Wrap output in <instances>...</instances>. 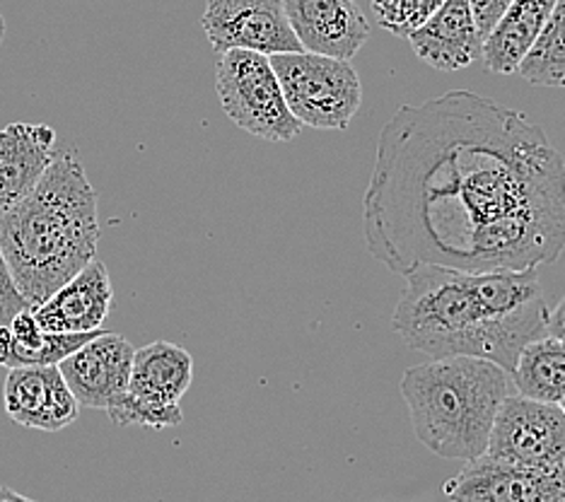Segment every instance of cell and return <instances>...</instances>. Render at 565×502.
I'll return each instance as SVG.
<instances>
[{"label": "cell", "mask_w": 565, "mask_h": 502, "mask_svg": "<svg viewBox=\"0 0 565 502\" xmlns=\"http://www.w3.org/2000/svg\"><path fill=\"white\" fill-rule=\"evenodd\" d=\"M290 28L305 51L353 58L370 36V22L353 0H282Z\"/></svg>", "instance_id": "7c38bea8"}, {"label": "cell", "mask_w": 565, "mask_h": 502, "mask_svg": "<svg viewBox=\"0 0 565 502\" xmlns=\"http://www.w3.org/2000/svg\"><path fill=\"white\" fill-rule=\"evenodd\" d=\"M201 24L215 54L230 49H249L266 56L305 51L282 0H205Z\"/></svg>", "instance_id": "ba28073f"}, {"label": "cell", "mask_w": 565, "mask_h": 502, "mask_svg": "<svg viewBox=\"0 0 565 502\" xmlns=\"http://www.w3.org/2000/svg\"><path fill=\"white\" fill-rule=\"evenodd\" d=\"M114 302L107 266L93 259L68 282L32 307L44 331H95L102 329Z\"/></svg>", "instance_id": "5bb4252c"}, {"label": "cell", "mask_w": 565, "mask_h": 502, "mask_svg": "<svg viewBox=\"0 0 565 502\" xmlns=\"http://www.w3.org/2000/svg\"><path fill=\"white\" fill-rule=\"evenodd\" d=\"M3 402L8 416L32 430L58 432L81 416L78 398L68 389L58 365L10 367Z\"/></svg>", "instance_id": "8fae6325"}, {"label": "cell", "mask_w": 565, "mask_h": 502, "mask_svg": "<svg viewBox=\"0 0 565 502\" xmlns=\"http://www.w3.org/2000/svg\"><path fill=\"white\" fill-rule=\"evenodd\" d=\"M558 406H561V408H563V414H565V396H563V398H561V404H558Z\"/></svg>", "instance_id": "83f0119b"}, {"label": "cell", "mask_w": 565, "mask_h": 502, "mask_svg": "<svg viewBox=\"0 0 565 502\" xmlns=\"http://www.w3.org/2000/svg\"><path fill=\"white\" fill-rule=\"evenodd\" d=\"M443 493L467 502H565V471L530 469L483 455L467 461Z\"/></svg>", "instance_id": "9c48e42d"}, {"label": "cell", "mask_w": 565, "mask_h": 502, "mask_svg": "<svg viewBox=\"0 0 565 502\" xmlns=\"http://www.w3.org/2000/svg\"><path fill=\"white\" fill-rule=\"evenodd\" d=\"M512 372L473 355L430 357L404 372L402 396L418 440L433 455L471 461L486 455Z\"/></svg>", "instance_id": "277c9868"}, {"label": "cell", "mask_w": 565, "mask_h": 502, "mask_svg": "<svg viewBox=\"0 0 565 502\" xmlns=\"http://www.w3.org/2000/svg\"><path fill=\"white\" fill-rule=\"evenodd\" d=\"M406 39L423 63L443 73L469 68L481 56L483 44L469 0H445Z\"/></svg>", "instance_id": "4fadbf2b"}, {"label": "cell", "mask_w": 565, "mask_h": 502, "mask_svg": "<svg viewBox=\"0 0 565 502\" xmlns=\"http://www.w3.org/2000/svg\"><path fill=\"white\" fill-rule=\"evenodd\" d=\"M518 73L536 87H565V0H556Z\"/></svg>", "instance_id": "ffe728a7"}, {"label": "cell", "mask_w": 565, "mask_h": 502, "mask_svg": "<svg viewBox=\"0 0 565 502\" xmlns=\"http://www.w3.org/2000/svg\"><path fill=\"white\" fill-rule=\"evenodd\" d=\"M512 386L536 402L561 404L565 396V343L551 337L526 343L512 367Z\"/></svg>", "instance_id": "ac0fdd59"}, {"label": "cell", "mask_w": 565, "mask_h": 502, "mask_svg": "<svg viewBox=\"0 0 565 502\" xmlns=\"http://www.w3.org/2000/svg\"><path fill=\"white\" fill-rule=\"evenodd\" d=\"M486 455L530 469L565 471L563 408L522 394H508L498 408Z\"/></svg>", "instance_id": "52a82bcc"}, {"label": "cell", "mask_w": 565, "mask_h": 502, "mask_svg": "<svg viewBox=\"0 0 565 502\" xmlns=\"http://www.w3.org/2000/svg\"><path fill=\"white\" fill-rule=\"evenodd\" d=\"M136 348L119 333L102 331L78 351L61 360L58 370L81 406L107 410L126 392Z\"/></svg>", "instance_id": "30bf717a"}, {"label": "cell", "mask_w": 565, "mask_h": 502, "mask_svg": "<svg viewBox=\"0 0 565 502\" xmlns=\"http://www.w3.org/2000/svg\"><path fill=\"white\" fill-rule=\"evenodd\" d=\"M392 331L428 357L473 355L512 372L522 348L546 337L548 302L536 268H411Z\"/></svg>", "instance_id": "7a4b0ae2"}, {"label": "cell", "mask_w": 565, "mask_h": 502, "mask_svg": "<svg viewBox=\"0 0 565 502\" xmlns=\"http://www.w3.org/2000/svg\"><path fill=\"white\" fill-rule=\"evenodd\" d=\"M556 0H512L481 44L483 68L498 75L518 73L520 61L534 44Z\"/></svg>", "instance_id": "e0dca14e"}, {"label": "cell", "mask_w": 565, "mask_h": 502, "mask_svg": "<svg viewBox=\"0 0 565 502\" xmlns=\"http://www.w3.org/2000/svg\"><path fill=\"white\" fill-rule=\"evenodd\" d=\"M54 128L10 124L0 128V217L40 184L54 160Z\"/></svg>", "instance_id": "9a60e30c"}, {"label": "cell", "mask_w": 565, "mask_h": 502, "mask_svg": "<svg viewBox=\"0 0 565 502\" xmlns=\"http://www.w3.org/2000/svg\"><path fill=\"white\" fill-rule=\"evenodd\" d=\"M3 36H6V20L0 15V44H3Z\"/></svg>", "instance_id": "4316f807"}, {"label": "cell", "mask_w": 565, "mask_h": 502, "mask_svg": "<svg viewBox=\"0 0 565 502\" xmlns=\"http://www.w3.org/2000/svg\"><path fill=\"white\" fill-rule=\"evenodd\" d=\"M3 498H10V500H28V498L15 493V491H6V488H3V491H0V500H3Z\"/></svg>", "instance_id": "484cf974"}, {"label": "cell", "mask_w": 565, "mask_h": 502, "mask_svg": "<svg viewBox=\"0 0 565 502\" xmlns=\"http://www.w3.org/2000/svg\"><path fill=\"white\" fill-rule=\"evenodd\" d=\"M546 337L558 339V341L565 343V298H563L554 309H548Z\"/></svg>", "instance_id": "d4e9b609"}, {"label": "cell", "mask_w": 565, "mask_h": 502, "mask_svg": "<svg viewBox=\"0 0 565 502\" xmlns=\"http://www.w3.org/2000/svg\"><path fill=\"white\" fill-rule=\"evenodd\" d=\"M473 18H477V28L481 39H486V34L493 30V24L503 15L505 8L512 3V0H469Z\"/></svg>", "instance_id": "cb8c5ba5"}, {"label": "cell", "mask_w": 565, "mask_h": 502, "mask_svg": "<svg viewBox=\"0 0 565 502\" xmlns=\"http://www.w3.org/2000/svg\"><path fill=\"white\" fill-rule=\"evenodd\" d=\"M97 244V193L75 152L54 154L40 184L0 217V254L32 307L93 261Z\"/></svg>", "instance_id": "3957f363"}, {"label": "cell", "mask_w": 565, "mask_h": 502, "mask_svg": "<svg viewBox=\"0 0 565 502\" xmlns=\"http://www.w3.org/2000/svg\"><path fill=\"white\" fill-rule=\"evenodd\" d=\"M363 229L367 252L399 276L423 264H556L565 160L530 116L469 89L406 105L380 133Z\"/></svg>", "instance_id": "6da1fadb"}, {"label": "cell", "mask_w": 565, "mask_h": 502, "mask_svg": "<svg viewBox=\"0 0 565 502\" xmlns=\"http://www.w3.org/2000/svg\"><path fill=\"white\" fill-rule=\"evenodd\" d=\"M194 382V357L186 348L156 341L143 348H136L131 380L126 392H131L146 402L177 406Z\"/></svg>", "instance_id": "2e32d148"}, {"label": "cell", "mask_w": 565, "mask_h": 502, "mask_svg": "<svg viewBox=\"0 0 565 502\" xmlns=\"http://www.w3.org/2000/svg\"><path fill=\"white\" fill-rule=\"evenodd\" d=\"M30 307L32 305L22 298V292L15 288V282H12L8 264L3 259V254H0V329L8 327L12 317Z\"/></svg>", "instance_id": "603a6c76"}, {"label": "cell", "mask_w": 565, "mask_h": 502, "mask_svg": "<svg viewBox=\"0 0 565 502\" xmlns=\"http://www.w3.org/2000/svg\"><path fill=\"white\" fill-rule=\"evenodd\" d=\"M271 66L288 109L302 126L345 131L363 105L361 75L349 58L288 51L274 54Z\"/></svg>", "instance_id": "5b68a950"}, {"label": "cell", "mask_w": 565, "mask_h": 502, "mask_svg": "<svg viewBox=\"0 0 565 502\" xmlns=\"http://www.w3.org/2000/svg\"><path fill=\"white\" fill-rule=\"evenodd\" d=\"M443 3L445 0H370L380 28L396 36H408Z\"/></svg>", "instance_id": "7402d4cb"}, {"label": "cell", "mask_w": 565, "mask_h": 502, "mask_svg": "<svg viewBox=\"0 0 565 502\" xmlns=\"http://www.w3.org/2000/svg\"><path fill=\"white\" fill-rule=\"evenodd\" d=\"M95 331H40L28 341H18L8 333V327L0 329V365L3 367H30V365H58L71 353L78 351L89 339H95Z\"/></svg>", "instance_id": "d6986e66"}, {"label": "cell", "mask_w": 565, "mask_h": 502, "mask_svg": "<svg viewBox=\"0 0 565 502\" xmlns=\"http://www.w3.org/2000/svg\"><path fill=\"white\" fill-rule=\"evenodd\" d=\"M215 93L225 116L242 131L268 143H288L302 133L282 97L271 56L249 49H230L215 63Z\"/></svg>", "instance_id": "8992f818"}, {"label": "cell", "mask_w": 565, "mask_h": 502, "mask_svg": "<svg viewBox=\"0 0 565 502\" xmlns=\"http://www.w3.org/2000/svg\"><path fill=\"white\" fill-rule=\"evenodd\" d=\"M109 418L128 428V425H140V428H152V430H164V428H177L182 425L184 414L182 408L146 402V398H138L131 392L119 394L114 402L107 406Z\"/></svg>", "instance_id": "44dd1931"}]
</instances>
